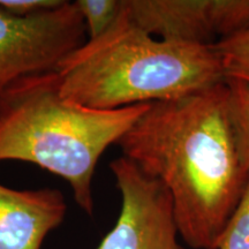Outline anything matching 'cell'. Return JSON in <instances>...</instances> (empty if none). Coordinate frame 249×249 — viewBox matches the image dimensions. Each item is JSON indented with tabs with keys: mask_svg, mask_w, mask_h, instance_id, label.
Returning <instances> with one entry per match:
<instances>
[{
	"mask_svg": "<svg viewBox=\"0 0 249 249\" xmlns=\"http://www.w3.org/2000/svg\"><path fill=\"white\" fill-rule=\"evenodd\" d=\"M117 144L124 157L169 191L182 240L194 249H217L249 179L236 148L225 81L150 103Z\"/></svg>",
	"mask_w": 249,
	"mask_h": 249,
	"instance_id": "cell-1",
	"label": "cell"
},
{
	"mask_svg": "<svg viewBox=\"0 0 249 249\" xmlns=\"http://www.w3.org/2000/svg\"><path fill=\"white\" fill-rule=\"evenodd\" d=\"M57 71L64 97L96 110L171 101L225 81L213 46L154 38L133 22L124 0L110 29Z\"/></svg>",
	"mask_w": 249,
	"mask_h": 249,
	"instance_id": "cell-2",
	"label": "cell"
},
{
	"mask_svg": "<svg viewBox=\"0 0 249 249\" xmlns=\"http://www.w3.org/2000/svg\"><path fill=\"white\" fill-rule=\"evenodd\" d=\"M60 86L52 71L15 81L0 95V161H27L61 177L77 205L92 216L99 158L150 103L96 110L64 97Z\"/></svg>",
	"mask_w": 249,
	"mask_h": 249,
	"instance_id": "cell-3",
	"label": "cell"
},
{
	"mask_svg": "<svg viewBox=\"0 0 249 249\" xmlns=\"http://www.w3.org/2000/svg\"><path fill=\"white\" fill-rule=\"evenodd\" d=\"M86 24L75 2L18 18L0 8V95L15 81L57 71L86 43Z\"/></svg>",
	"mask_w": 249,
	"mask_h": 249,
	"instance_id": "cell-4",
	"label": "cell"
},
{
	"mask_svg": "<svg viewBox=\"0 0 249 249\" xmlns=\"http://www.w3.org/2000/svg\"><path fill=\"white\" fill-rule=\"evenodd\" d=\"M110 169L121 194V209L97 249H185L163 183L124 156L111 161Z\"/></svg>",
	"mask_w": 249,
	"mask_h": 249,
	"instance_id": "cell-5",
	"label": "cell"
},
{
	"mask_svg": "<svg viewBox=\"0 0 249 249\" xmlns=\"http://www.w3.org/2000/svg\"><path fill=\"white\" fill-rule=\"evenodd\" d=\"M129 18L164 40L211 45L249 29V0H124Z\"/></svg>",
	"mask_w": 249,
	"mask_h": 249,
	"instance_id": "cell-6",
	"label": "cell"
},
{
	"mask_svg": "<svg viewBox=\"0 0 249 249\" xmlns=\"http://www.w3.org/2000/svg\"><path fill=\"white\" fill-rule=\"evenodd\" d=\"M66 213L59 189L18 191L0 183V249H40Z\"/></svg>",
	"mask_w": 249,
	"mask_h": 249,
	"instance_id": "cell-7",
	"label": "cell"
},
{
	"mask_svg": "<svg viewBox=\"0 0 249 249\" xmlns=\"http://www.w3.org/2000/svg\"><path fill=\"white\" fill-rule=\"evenodd\" d=\"M219 58L225 80L249 86V29L211 44Z\"/></svg>",
	"mask_w": 249,
	"mask_h": 249,
	"instance_id": "cell-8",
	"label": "cell"
},
{
	"mask_svg": "<svg viewBox=\"0 0 249 249\" xmlns=\"http://www.w3.org/2000/svg\"><path fill=\"white\" fill-rule=\"evenodd\" d=\"M229 87L230 116L239 156L249 173V86L235 80H225Z\"/></svg>",
	"mask_w": 249,
	"mask_h": 249,
	"instance_id": "cell-9",
	"label": "cell"
},
{
	"mask_svg": "<svg viewBox=\"0 0 249 249\" xmlns=\"http://www.w3.org/2000/svg\"><path fill=\"white\" fill-rule=\"evenodd\" d=\"M89 39H96L112 27L119 17L123 0H76Z\"/></svg>",
	"mask_w": 249,
	"mask_h": 249,
	"instance_id": "cell-10",
	"label": "cell"
},
{
	"mask_svg": "<svg viewBox=\"0 0 249 249\" xmlns=\"http://www.w3.org/2000/svg\"><path fill=\"white\" fill-rule=\"evenodd\" d=\"M217 249H249V179L240 203L230 218Z\"/></svg>",
	"mask_w": 249,
	"mask_h": 249,
	"instance_id": "cell-11",
	"label": "cell"
},
{
	"mask_svg": "<svg viewBox=\"0 0 249 249\" xmlns=\"http://www.w3.org/2000/svg\"><path fill=\"white\" fill-rule=\"evenodd\" d=\"M66 0H0V8L18 18H28L53 11Z\"/></svg>",
	"mask_w": 249,
	"mask_h": 249,
	"instance_id": "cell-12",
	"label": "cell"
}]
</instances>
